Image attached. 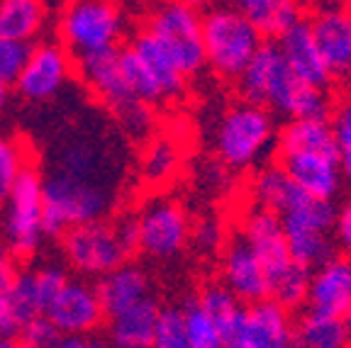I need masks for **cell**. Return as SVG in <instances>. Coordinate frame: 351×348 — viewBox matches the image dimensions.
I'll list each match as a JSON object with an SVG mask.
<instances>
[{
	"label": "cell",
	"mask_w": 351,
	"mask_h": 348,
	"mask_svg": "<svg viewBox=\"0 0 351 348\" xmlns=\"http://www.w3.org/2000/svg\"><path fill=\"white\" fill-rule=\"evenodd\" d=\"M244 103L271 108L291 120H327L329 98L324 90L300 83L285 66L276 42H263L249 66L237 78Z\"/></svg>",
	"instance_id": "cell-1"
},
{
	"label": "cell",
	"mask_w": 351,
	"mask_h": 348,
	"mask_svg": "<svg viewBox=\"0 0 351 348\" xmlns=\"http://www.w3.org/2000/svg\"><path fill=\"white\" fill-rule=\"evenodd\" d=\"M42 197L44 236L61 239L69 229L103 222L115 200V190L108 183L49 171V175H42Z\"/></svg>",
	"instance_id": "cell-2"
},
{
	"label": "cell",
	"mask_w": 351,
	"mask_h": 348,
	"mask_svg": "<svg viewBox=\"0 0 351 348\" xmlns=\"http://www.w3.org/2000/svg\"><path fill=\"white\" fill-rule=\"evenodd\" d=\"M263 37L237 8H213L203 15L205 64L225 78H239L249 66Z\"/></svg>",
	"instance_id": "cell-3"
},
{
	"label": "cell",
	"mask_w": 351,
	"mask_h": 348,
	"mask_svg": "<svg viewBox=\"0 0 351 348\" xmlns=\"http://www.w3.org/2000/svg\"><path fill=\"white\" fill-rule=\"evenodd\" d=\"M125 15L112 3L81 0L66 5L59 15V44L73 59L120 49Z\"/></svg>",
	"instance_id": "cell-4"
},
{
	"label": "cell",
	"mask_w": 351,
	"mask_h": 348,
	"mask_svg": "<svg viewBox=\"0 0 351 348\" xmlns=\"http://www.w3.org/2000/svg\"><path fill=\"white\" fill-rule=\"evenodd\" d=\"M276 144V127L269 110L252 103L232 105L215 132L219 158L232 169L261 164Z\"/></svg>",
	"instance_id": "cell-5"
},
{
	"label": "cell",
	"mask_w": 351,
	"mask_h": 348,
	"mask_svg": "<svg viewBox=\"0 0 351 348\" xmlns=\"http://www.w3.org/2000/svg\"><path fill=\"white\" fill-rule=\"evenodd\" d=\"M0 207H3L0 212L3 244L10 249L15 258L34 256L44 241L42 173L34 166H27Z\"/></svg>",
	"instance_id": "cell-6"
},
{
	"label": "cell",
	"mask_w": 351,
	"mask_h": 348,
	"mask_svg": "<svg viewBox=\"0 0 351 348\" xmlns=\"http://www.w3.org/2000/svg\"><path fill=\"white\" fill-rule=\"evenodd\" d=\"M66 263L86 280V277H103L115 268L125 266L132 253L120 224L112 222H90L83 227L69 229L61 236Z\"/></svg>",
	"instance_id": "cell-7"
},
{
	"label": "cell",
	"mask_w": 351,
	"mask_h": 348,
	"mask_svg": "<svg viewBox=\"0 0 351 348\" xmlns=\"http://www.w3.org/2000/svg\"><path fill=\"white\" fill-rule=\"evenodd\" d=\"M147 32L164 47L181 76H193L205 66L203 15L188 3H166L149 17Z\"/></svg>",
	"instance_id": "cell-8"
},
{
	"label": "cell",
	"mask_w": 351,
	"mask_h": 348,
	"mask_svg": "<svg viewBox=\"0 0 351 348\" xmlns=\"http://www.w3.org/2000/svg\"><path fill=\"white\" fill-rule=\"evenodd\" d=\"M134 222H137V251L156 261L178 256L193 234L186 210L173 200L149 202L142 214L134 217Z\"/></svg>",
	"instance_id": "cell-9"
},
{
	"label": "cell",
	"mask_w": 351,
	"mask_h": 348,
	"mask_svg": "<svg viewBox=\"0 0 351 348\" xmlns=\"http://www.w3.org/2000/svg\"><path fill=\"white\" fill-rule=\"evenodd\" d=\"M280 169L302 195L332 202L341 188L339 147L335 149H288L278 151Z\"/></svg>",
	"instance_id": "cell-10"
},
{
	"label": "cell",
	"mask_w": 351,
	"mask_h": 348,
	"mask_svg": "<svg viewBox=\"0 0 351 348\" xmlns=\"http://www.w3.org/2000/svg\"><path fill=\"white\" fill-rule=\"evenodd\" d=\"M73 73V56L59 42H42L32 47L29 59L12 83L17 95L29 103H47L59 95Z\"/></svg>",
	"instance_id": "cell-11"
},
{
	"label": "cell",
	"mask_w": 351,
	"mask_h": 348,
	"mask_svg": "<svg viewBox=\"0 0 351 348\" xmlns=\"http://www.w3.org/2000/svg\"><path fill=\"white\" fill-rule=\"evenodd\" d=\"M44 316L61 336H88L98 332L105 314L95 285L83 277H69V283L51 299Z\"/></svg>",
	"instance_id": "cell-12"
},
{
	"label": "cell",
	"mask_w": 351,
	"mask_h": 348,
	"mask_svg": "<svg viewBox=\"0 0 351 348\" xmlns=\"http://www.w3.org/2000/svg\"><path fill=\"white\" fill-rule=\"evenodd\" d=\"M307 25L329 78L351 83V10L337 5L319 8Z\"/></svg>",
	"instance_id": "cell-13"
},
{
	"label": "cell",
	"mask_w": 351,
	"mask_h": 348,
	"mask_svg": "<svg viewBox=\"0 0 351 348\" xmlns=\"http://www.w3.org/2000/svg\"><path fill=\"white\" fill-rule=\"evenodd\" d=\"M73 66H76V71L83 78V83L117 114V120H120L122 114L144 105L132 95L130 86H127L120 64V49L81 56V59H76Z\"/></svg>",
	"instance_id": "cell-14"
},
{
	"label": "cell",
	"mask_w": 351,
	"mask_h": 348,
	"mask_svg": "<svg viewBox=\"0 0 351 348\" xmlns=\"http://www.w3.org/2000/svg\"><path fill=\"white\" fill-rule=\"evenodd\" d=\"M239 236L256 253L258 261L263 263V268L269 273L271 290V280L293 263L291 253H288V244H285V232L280 217L269 212V210H261V207H252L247 217H244V222H241Z\"/></svg>",
	"instance_id": "cell-15"
},
{
	"label": "cell",
	"mask_w": 351,
	"mask_h": 348,
	"mask_svg": "<svg viewBox=\"0 0 351 348\" xmlns=\"http://www.w3.org/2000/svg\"><path fill=\"white\" fill-rule=\"evenodd\" d=\"M222 285L241 305H256L269 299V273L241 236H234L227 244L222 256Z\"/></svg>",
	"instance_id": "cell-16"
},
{
	"label": "cell",
	"mask_w": 351,
	"mask_h": 348,
	"mask_svg": "<svg viewBox=\"0 0 351 348\" xmlns=\"http://www.w3.org/2000/svg\"><path fill=\"white\" fill-rule=\"evenodd\" d=\"M307 310L322 314L341 316L351 312V261L344 256H332L327 263L310 273L307 288Z\"/></svg>",
	"instance_id": "cell-17"
},
{
	"label": "cell",
	"mask_w": 351,
	"mask_h": 348,
	"mask_svg": "<svg viewBox=\"0 0 351 348\" xmlns=\"http://www.w3.org/2000/svg\"><path fill=\"white\" fill-rule=\"evenodd\" d=\"M241 336L247 348H298L295 321L291 312L274 299H263L244 310Z\"/></svg>",
	"instance_id": "cell-18"
},
{
	"label": "cell",
	"mask_w": 351,
	"mask_h": 348,
	"mask_svg": "<svg viewBox=\"0 0 351 348\" xmlns=\"http://www.w3.org/2000/svg\"><path fill=\"white\" fill-rule=\"evenodd\" d=\"M276 44H278L285 66L291 69V73L300 83H305V86H310V88H317V90H324V88L332 83L327 69H324L322 56H319V51H317V44H315V39H313V32H310L307 20L298 22L295 27L288 29L283 37H278Z\"/></svg>",
	"instance_id": "cell-19"
},
{
	"label": "cell",
	"mask_w": 351,
	"mask_h": 348,
	"mask_svg": "<svg viewBox=\"0 0 351 348\" xmlns=\"http://www.w3.org/2000/svg\"><path fill=\"white\" fill-rule=\"evenodd\" d=\"M95 293H98L105 319H112V316L122 314V312L132 310L134 305L152 297V283H149L144 268L127 261L125 266L100 277L95 283Z\"/></svg>",
	"instance_id": "cell-20"
},
{
	"label": "cell",
	"mask_w": 351,
	"mask_h": 348,
	"mask_svg": "<svg viewBox=\"0 0 351 348\" xmlns=\"http://www.w3.org/2000/svg\"><path fill=\"white\" fill-rule=\"evenodd\" d=\"M159 302L154 297L144 299L132 310L108 319L105 346L108 348H152L154 329L159 319Z\"/></svg>",
	"instance_id": "cell-21"
},
{
	"label": "cell",
	"mask_w": 351,
	"mask_h": 348,
	"mask_svg": "<svg viewBox=\"0 0 351 348\" xmlns=\"http://www.w3.org/2000/svg\"><path fill=\"white\" fill-rule=\"evenodd\" d=\"M108 153H105L103 144L90 139V136H73L69 142L61 144V149L54 156V169L59 173L73 175V178H86V180H98V183H108Z\"/></svg>",
	"instance_id": "cell-22"
},
{
	"label": "cell",
	"mask_w": 351,
	"mask_h": 348,
	"mask_svg": "<svg viewBox=\"0 0 351 348\" xmlns=\"http://www.w3.org/2000/svg\"><path fill=\"white\" fill-rule=\"evenodd\" d=\"M234 8L252 22L261 37L278 39L302 22V10L291 0H244Z\"/></svg>",
	"instance_id": "cell-23"
},
{
	"label": "cell",
	"mask_w": 351,
	"mask_h": 348,
	"mask_svg": "<svg viewBox=\"0 0 351 348\" xmlns=\"http://www.w3.org/2000/svg\"><path fill=\"white\" fill-rule=\"evenodd\" d=\"M130 49L137 54V59L142 61L144 66H147V71L154 76V81L159 83L161 92H164V100H173L181 95L186 78H183L181 71L176 69V64L164 51V47H161L147 29L137 32V37L132 39Z\"/></svg>",
	"instance_id": "cell-24"
},
{
	"label": "cell",
	"mask_w": 351,
	"mask_h": 348,
	"mask_svg": "<svg viewBox=\"0 0 351 348\" xmlns=\"http://www.w3.org/2000/svg\"><path fill=\"white\" fill-rule=\"evenodd\" d=\"M47 25V5L39 0H0V39L32 44Z\"/></svg>",
	"instance_id": "cell-25"
},
{
	"label": "cell",
	"mask_w": 351,
	"mask_h": 348,
	"mask_svg": "<svg viewBox=\"0 0 351 348\" xmlns=\"http://www.w3.org/2000/svg\"><path fill=\"white\" fill-rule=\"evenodd\" d=\"M298 348H349V334L341 316L307 310L295 324Z\"/></svg>",
	"instance_id": "cell-26"
},
{
	"label": "cell",
	"mask_w": 351,
	"mask_h": 348,
	"mask_svg": "<svg viewBox=\"0 0 351 348\" xmlns=\"http://www.w3.org/2000/svg\"><path fill=\"white\" fill-rule=\"evenodd\" d=\"M254 197H256V207L283 217V214L300 200L302 192L298 190L295 183L283 173L280 166H271V169H261L256 173V180H254Z\"/></svg>",
	"instance_id": "cell-27"
},
{
	"label": "cell",
	"mask_w": 351,
	"mask_h": 348,
	"mask_svg": "<svg viewBox=\"0 0 351 348\" xmlns=\"http://www.w3.org/2000/svg\"><path fill=\"white\" fill-rule=\"evenodd\" d=\"M195 299L222 334L234 327L237 321L244 316V310H247L225 285H208V288L200 293V297H195Z\"/></svg>",
	"instance_id": "cell-28"
},
{
	"label": "cell",
	"mask_w": 351,
	"mask_h": 348,
	"mask_svg": "<svg viewBox=\"0 0 351 348\" xmlns=\"http://www.w3.org/2000/svg\"><path fill=\"white\" fill-rule=\"evenodd\" d=\"M307 288H310V271L293 261L283 273H278L271 280L269 299H274L276 305L288 312L298 310L307 302Z\"/></svg>",
	"instance_id": "cell-29"
},
{
	"label": "cell",
	"mask_w": 351,
	"mask_h": 348,
	"mask_svg": "<svg viewBox=\"0 0 351 348\" xmlns=\"http://www.w3.org/2000/svg\"><path fill=\"white\" fill-rule=\"evenodd\" d=\"M183 327H186L188 348H225L222 332L215 327V321L197 305V299H191L181 307Z\"/></svg>",
	"instance_id": "cell-30"
},
{
	"label": "cell",
	"mask_w": 351,
	"mask_h": 348,
	"mask_svg": "<svg viewBox=\"0 0 351 348\" xmlns=\"http://www.w3.org/2000/svg\"><path fill=\"white\" fill-rule=\"evenodd\" d=\"M178 169V147L171 139L159 136L147 147L142 156V175L149 183H164Z\"/></svg>",
	"instance_id": "cell-31"
},
{
	"label": "cell",
	"mask_w": 351,
	"mask_h": 348,
	"mask_svg": "<svg viewBox=\"0 0 351 348\" xmlns=\"http://www.w3.org/2000/svg\"><path fill=\"white\" fill-rule=\"evenodd\" d=\"M27 166L29 161L25 144L17 142V139H10V136H0V205L8 200L17 178Z\"/></svg>",
	"instance_id": "cell-32"
},
{
	"label": "cell",
	"mask_w": 351,
	"mask_h": 348,
	"mask_svg": "<svg viewBox=\"0 0 351 348\" xmlns=\"http://www.w3.org/2000/svg\"><path fill=\"white\" fill-rule=\"evenodd\" d=\"M152 348H188L181 307H166V310L159 312Z\"/></svg>",
	"instance_id": "cell-33"
},
{
	"label": "cell",
	"mask_w": 351,
	"mask_h": 348,
	"mask_svg": "<svg viewBox=\"0 0 351 348\" xmlns=\"http://www.w3.org/2000/svg\"><path fill=\"white\" fill-rule=\"evenodd\" d=\"M32 275H34V288H37L39 305H42V314H44V310L51 305V299L61 293V288L69 283V277L71 275L66 273V268L54 266V263L32 268Z\"/></svg>",
	"instance_id": "cell-34"
},
{
	"label": "cell",
	"mask_w": 351,
	"mask_h": 348,
	"mask_svg": "<svg viewBox=\"0 0 351 348\" xmlns=\"http://www.w3.org/2000/svg\"><path fill=\"white\" fill-rule=\"evenodd\" d=\"M29 51H32V44L0 39V81L12 86L22 73V69H25V64H27Z\"/></svg>",
	"instance_id": "cell-35"
},
{
	"label": "cell",
	"mask_w": 351,
	"mask_h": 348,
	"mask_svg": "<svg viewBox=\"0 0 351 348\" xmlns=\"http://www.w3.org/2000/svg\"><path fill=\"white\" fill-rule=\"evenodd\" d=\"M54 336H59V334H56V329L47 321V316L42 314V316H34L32 321H27L17 338H20V343L25 348H39V346H44V343H49Z\"/></svg>",
	"instance_id": "cell-36"
},
{
	"label": "cell",
	"mask_w": 351,
	"mask_h": 348,
	"mask_svg": "<svg viewBox=\"0 0 351 348\" xmlns=\"http://www.w3.org/2000/svg\"><path fill=\"white\" fill-rule=\"evenodd\" d=\"M329 125H332V132H335L339 149H351V95L337 105Z\"/></svg>",
	"instance_id": "cell-37"
},
{
	"label": "cell",
	"mask_w": 351,
	"mask_h": 348,
	"mask_svg": "<svg viewBox=\"0 0 351 348\" xmlns=\"http://www.w3.org/2000/svg\"><path fill=\"white\" fill-rule=\"evenodd\" d=\"M22 332V321L15 312L8 290H0V336H12L17 338Z\"/></svg>",
	"instance_id": "cell-38"
},
{
	"label": "cell",
	"mask_w": 351,
	"mask_h": 348,
	"mask_svg": "<svg viewBox=\"0 0 351 348\" xmlns=\"http://www.w3.org/2000/svg\"><path fill=\"white\" fill-rule=\"evenodd\" d=\"M335 239L339 241V246L351 256V200H346L344 205L337 210L335 219Z\"/></svg>",
	"instance_id": "cell-39"
},
{
	"label": "cell",
	"mask_w": 351,
	"mask_h": 348,
	"mask_svg": "<svg viewBox=\"0 0 351 348\" xmlns=\"http://www.w3.org/2000/svg\"><path fill=\"white\" fill-rule=\"evenodd\" d=\"M17 275V258L10 253L3 241H0V290H8Z\"/></svg>",
	"instance_id": "cell-40"
},
{
	"label": "cell",
	"mask_w": 351,
	"mask_h": 348,
	"mask_svg": "<svg viewBox=\"0 0 351 348\" xmlns=\"http://www.w3.org/2000/svg\"><path fill=\"white\" fill-rule=\"evenodd\" d=\"M95 338H88V336H54L49 343H44L39 348H95Z\"/></svg>",
	"instance_id": "cell-41"
},
{
	"label": "cell",
	"mask_w": 351,
	"mask_h": 348,
	"mask_svg": "<svg viewBox=\"0 0 351 348\" xmlns=\"http://www.w3.org/2000/svg\"><path fill=\"white\" fill-rule=\"evenodd\" d=\"M197 241H200V246H205V249H215V246H219V227L215 222H205L197 227Z\"/></svg>",
	"instance_id": "cell-42"
},
{
	"label": "cell",
	"mask_w": 351,
	"mask_h": 348,
	"mask_svg": "<svg viewBox=\"0 0 351 348\" xmlns=\"http://www.w3.org/2000/svg\"><path fill=\"white\" fill-rule=\"evenodd\" d=\"M339 173L351 185V149H339Z\"/></svg>",
	"instance_id": "cell-43"
},
{
	"label": "cell",
	"mask_w": 351,
	"mask_h": 348,
	"mask_svg": "<svg viewBox=\"0 0 351 348\" xmlns=\"http://www.w3.org/2000/svg\"><path fill=\"white\" fill-rule=\"evenodd\" d=\"M8 100H10V86L5 81H0V114L5 112Z\"/></svg>",
	"instance_id": "cell-44"
},
{
	"label": "cell",
	"mask_w": 351,
	"mask_h": 348,
	"mask_svg": "<svg viewBox=\"0 0 351 348\" xmlns=\"http://www.w3.org/2000/svg\"><path fill=\"white\" fill-rule=\"evenodd\" d=\"M0 348H25L20 343V338H12V336H0Z\"/></svg>",
	"instance_id": "cell-45"
},
{
	"label": "cell",
	"mask_w": 351,
	"mask_h": 348,
	"mask_svg": "<svg viewBox=\"0 0 351 348\" xmlns=\"http://www.w3.org/2000/svg\"><path fill=\"white\" fill-rule=\"evenodd\" d=\"M344 324H346V334H349V343H351V312L344 316Z\"/></svg>",
	"instance_id": "cell-46"
},
{
	"label": "cell",
	"mask_w": 351,
	"mask_h": 348,
	"mask_svg": "<svg viewBox=\"0 0 351 348\" xmlns=\"http://www.w3.org/2000/svg\"><path fill=\"white\" fill-rule=\"evenodd\" d=\"M95 348H108V346H105L103 341H98V343H95Z\"/></svg>",
	"instance_id": "cell-47"
},
{
	"label": "cell",
	"mask_w": 351,
	"mask_h": 348,
	"mask_svg": "<svg viewBox=\"0 0 351 348\" xmlns=\"http://www.w3.org/2000/svg\"><path fill=\"white\" fill-rule=\"evenodd\" d=\"M349 10H351V8H349Z\"/></svg>",
	"instance_id": "cell-48"
},
{
	"label": "cell",
	"mask_w": 351,
	"mask_h": 348,
	"mask_svg": "<svg viewBox=\"0 0 351 348\" xmlns=\"http://www.w3.org/2000/svg\"><path fill=\"white\" fill-rule=\"evenodd\" d=\"M349 348H351V346H349Z\"/></svg>",
	"instance_id": "cell-49"
}]
</instances>
